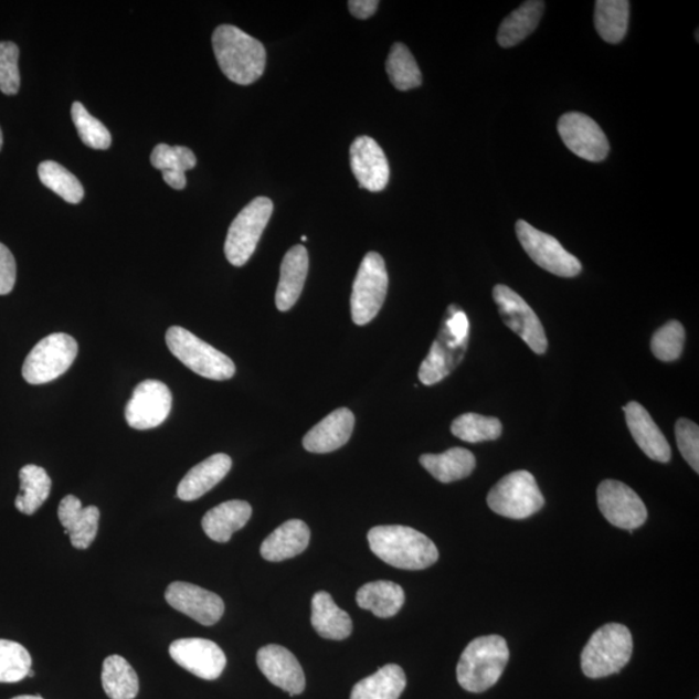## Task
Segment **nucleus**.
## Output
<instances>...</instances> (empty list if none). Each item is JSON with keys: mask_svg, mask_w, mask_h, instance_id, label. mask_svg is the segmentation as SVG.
<instances>
[{"mask_svg": "<svg viewBox=\"0 0 699 699\" xmlns=\"http://www.w3.org/2000/svg\"><path fill=\"white\" fill-rule=\"evenodd\" d=\"M508 660L506 638L499 635L475 638L466 646L458 660L457 681L470 693H483L499 681Z\"/></svg>", "mask_w": 699, "mask_h": 699, "instance_id": "20e7f679", "label": "nucleus"}, {"mask_svg": "<svg viewBox=\"0 0 699 699\" xmlns=\"http://www.w3.org/2000/svg\"><path fill=\"white\" fill-rule=\"evenodd\" d=\"M311 625L328 640L341 642L352 633L350 615L338 607L328 592L315 593L311 601Z\"/></svg>", "mask_w": 699, "mask_h": 699, "instance_id": "bb28decb", "label": "nucleus"}, {"mask_svg": "<svg viewBox=\"0 0 699 699\" xmlns=\"http://www.w3.org/2000/svg\"><path fill=\"white\" fill-rule=\"evenodd\" d=\"M405 595L400 584L389 581L371 582L360 587L357 603L379 618H392L404 605Z\"/></svg>", "mask_w": 699, "mask_h": 699, "instance_id": "c85d7f7f", "label": "nucleus"}, {"mask_svg": "<svg viewBox=\"0 0 699 699\" xmlns=\"http://www.w3.org/2000/svg\"><path fill=\"white\" fill-rule=\"evenodd\" d=\"M629 20L627 0H599L595 9L597 33L607 43H619L626 36Z\"/></svg>", "mask_w": 699, "mask_h": 699, "instance_id": "72a5a7b5", "label": "nucleus"}, {"mask_svg": "<svg viewBox=\"0 0 699 699\" xmlns=\"http://www.w3.org/2000/svg\"><path fill=\"white\" fill-rule=\"evenodd\" d=\"M165 182H167L174 190H184L187 186L186 172L180 171H162Z\"/></svg>", "mask_w": 699, "mask_h": 699, "instance_id": "49530a36", "label": "nucleus"}, {"mask_svg": "<svg viewBox=\"0 0 699 699\" xmlns=\"http://www.w3.org/2000/svg\"><path fill=\"white\" fill-rule=\"evenodd\" d=\"M232 460L229 455L215 454L193 466L180 480L177 495L180 500L193 501L208 494L229 475Z\"/></svg>", "mask_w": 699, "mask_h": 699, "instance_id": "5701e85b", "label": "nucleus"}, {"mask_svg": "<svg viewBox=\"0 0 699 699\" xmlns=\"http://www.w3.org/2000/svg\"><path fill=\"white\" fill-rule=\"evenodd\" d=\"M102 682L105 695L110 699H134L139 693L137 672L117 654L104 660Z\"/></svg>", "mask_w": 699, "mask_h": 699, "instance_id": "473e14b6", "label": "nucleus"}, {"mask_svg": "<svg viewBox=\"0 0 699 699\" xmlns=\"http://www.w3.org/2000/svg\"><path fill=\"white\" fill-rule=\"evenodd\" d=\"M600 512L615 528L634 531L646 522L648 510L633 488L618 480L606 479L597 488Z\"/></svg>", "mask_w": 699, "mask_h": 699, "instance_id": "ddd939ff", "label": "nucleus"}, {"mask_svg": "<svg viewBox=\"0 0 699 699\" xmlns=\"http://www.w3.org/2000/svg\"><path fill=\"white\" fill-rule=\"evenodd\" d=\"M311 532L300 520H290L277 528L263 541L262 558L269 562H280L296 558L306 551Z\"/></svg>", "mask_w": 699, "mask_h": 699, "instance_id": "393cba45", "label": "nucleus"}, {"mask_svg": "<svg viewBox=\"0 0 699 699\" xmlns=\"http://www.w3.org/2000/svg\"><path fill=\"white\" fill-rule=\"evenodd\" d=\"M407 678L403 668L398 665H386L368 678L360 680L351 690L350 699H400Z\"/></svg>", "mask_w": 699, "mask_h": 699, "instance_id": "c756f323", "label": "nucleus"}, {"mask_svg": "<svg viewBox=\"0 0 699 699\" xmlns=\"http://www.w3.org/2000/svg\"><path fill=\"white\" fill-rule=\"evenodd\" d=\"M20 51L12 42H0V92L17 95L20 88Z\"/></svg>", "mask_w": 699, "mask_h": 699, "instance_id": "79ce46f5", "label": "nucleus"}, {"mask_svg": "<svg viewBox=\"0 0 699 699\" xmlns=\"http://www.w3.org/2000/svg\"><path fill=\"white\" fill-rule=\"evenodd\" d=\"M517 237L529 257L541 268L560 277H575L582 263L563 250L558 239L541 232L525 221L516 223Z\"/></svg>", "mask_w": 699, "mask_h": 699, "instance_id": "9b49d317", "label": "nucleus"}, {"mask_svg": "<svg viewBox=\"0 0 699 699\" xmlns=\"http://www.w3.org/2000/svg\"><path fill=\"white\" fill-rule=\"evenodd\" d=\"M420 464L439 483L451 484L472 475L476 457L469 449L454 447L438 455L425 454L420 457Z\"/></svg>", "mask_w": 699, "mask_h": 699, "instance_id": "cd10ccee", "label": "nucleus"}, {"mask_svg": "<svg viewBox=\"0 0 699 699\" xmlns=\"http://www.w3.org/2000/svg\"><path fill=\"white\" fill-rule=\"evenodd\" d=\"M536 477L526 470H517L501 478L487 495L488 507L496 515L525 520L544 507Z\"/></svg>", "mask_w": 699, "mask_h": 699, "instance_id": "0eeeda50", "label": "nucleus"}, {"mask_svg": "<svg viewBox=\"0 0 699 699\" xmlns=\"http://www.w3.org/2000/svg\"><path fill=\"white\" fill-rule=\"evenodd\" d=\"M634 640L621 623H607L599 628L584 646L582 670L587 678L601 679L619 672L633 657Z\"/></svg>", "mask_w": 699, "mask_h": 699, "instance_id": "39448f33", "label": "nucleus"}, {"mask_svg": "<svg viewBox=\"0 0 699 699\" xmlns=\"http://www.w3.org/2000/svg\"><path fill=\"white\" fill-rule=\"evenodd\" d=\"M386 72L390 82L400 92H409L423 84V74L420 72L416 60L403 43H395L390 51Z\"/></svg>", "mask_w": 699, "mask_h": 699, "instance_id": "f704fd0d", "label": "nucleus"}, {"mask_svg": "<svg viewBox=\"0 0 699 699\" xmlns=\"http://www.w3.org/2000/svg\"><path fill=\"white\" fill-rule=\"evenodd\" d=\"M686 330L680 321H668L652 338V351L663 362H675L682 354Z\"/></svg>", "mask_w": 699, "mask_h": 699, "instance_id": "ea45409f", "label": "nucleus"}, {"mask_svg": "<svg viewBox=\"0 0 699 699\" xmlns=\"http://www.w3.org/2000/svg\"><path fill=\"white\" fill-rule=\"evenodd\" d=\"M623 410H625L629 433L643 453L654 462H670L671 447L664 433L654 423L649 412L637 402H629Z\"/></svg>", "mask_w": 699, "mask_h": 699, "instance_id": "4be33fe9", "label": "nucleus"}, {"mask_svg": "<svg viewBox=\"0 0 699 699\" xmlns=\"http://www.w3.org/2000/svg\"><path fill=\"white\" fill-rule=\"evenodd\" d=\"M469 320L457 305H451L430 354L420 367L419 379L431 386L455 371L468 350Z\"/></svg>", "mask_w": 699, "mask_h": 699, "instance_id": "7ed1b4c3", "label": "nucleus"}, {"mask_svg": "<svg viewBox=\"0 0 699 699\" xmlns=\"http://www.w3.org/2000/svg\"><path fill=\"white\" fill-rule=\"evenodd\" d=\"M676 442L680 454L696 473L699 472V427L693 421L679 419L676 423Z\"/></svg>", "mask_w": 699, "mask_h": 699, "instance_id": "37998d69", "label": "nucleus"}, {"mask_svg": "<svg viewBox=\"0 0 699 699\" xmlns=\"http://www.w3.org/2000/svg\"><path fill=\"white\" fill-rule=\"evenodd\" d=\"M560 137L571 152L581 159L600 162L604 161L611 150L606 135L597 123L583 113H566L559 119Z\"/></svg>", "mask_w": 699, "mask_h": 699, "instance_id": "2eb2a0df", "label": "nucleus"}, {"mask_svg": "<svg viewBox=\"0 0 699 699\" xmlns=\"http://www.w3.org/2000/svg\"><path fill=\"white\" fill-rule=\"evenodd\" d=\"M3 147V134H2V129H0V150H2Z\"/></svg>", "mask_w": 699, "mask_h": 699, "instance_id": "09e8293b", "label": "nucleus"}, {"mask_svg": "<svg viewBox=\"0 0 699 699\" xmlns=\"http://www.w3.org/2000/svg\"><path fill=\"white\" fill-rule=\"evenodd\" d=\"M544 2L530 0L525 2L501 22L498 43L504 49L517 46L537 29L544 13Z\"/></svg>", "mask_w": 699, "mask_h": 699, "instance_id": "7c9ffc66", "label": "nucleus"}, {"mask_svg": "<svg viewBox=\"0 0 699 699\" xmlns=\"http://www.w3.org/2000/svg\"><path fill=\"white\" fill-rule=\"evenodd\" d=\"M308 273V253L304 245L293 246L285 254L277 284L275 303L280 311H289L296 305L305 287Z\"/></svg>", "mask_w": 699, "mask_h": 699, "instance_id": "b1692460", "label": "nucleus"}, {"mask_svg": "<svg viewBox=\"0 0 699 699\" xmlns=\"http://www.w3.org/2000/svg\"><path fill=\"white\" fill-rule=\"evenodd\" d=\"M257 665L275 687L287 691L290 697L303 693L306 678L303 666L295 654L280 645H266L257 654Z\"/></svg>", "mask_w": 699, "mask_h": 699, "instance_id": "a211bd4d", "label": "nucleus"}, {"mask_svg": "<svg viewBox=\"0 0 699 699\" xmlns=\"http://www.w3.org/2000/svg\"><path fill=\"white\" fill-rule=\"evenodd\" d=\"M72 118L81 140L84 141L88 148L104 150L110 147L112 135L109 130L99 119L89 115L84 104L75 102L72 105Z\"/></svg>", "mask_w": 699, "mask_h": 699, "instance_id": "58836bf2", "label": "nucleus"}, {"mask_svg": "<svg viewBox=\"0 0 699 699\" xmlns=\"http://www.w3.org/2000/svg\"><path fill=\"white\" fill-rule=\"evenodd\" d=\"M20 494L14 507L21 513L32 516L49 499L52 480L41 466L29 464L20 470Z\"/></svg>", "mask_w": 699, "mask_h": 699, "instance_id": "2f4dec72", "label": "nucleus"}, {"mask_svg": "<svg viewBox=\"0 0 699 699\" xmlns=\"http://www.w3.org/2000/svg\"><path fill=\"white\" fill-rule=\"evenodd\" d=\"M167 343L172 356L202 378L225 381L236 373V367L227 356L190 330L182 327L169 328Z\"/></svg>", "mask_w": 699, "mask_h": 699, "instance_id": "423d86ee", "label": "nucleus"}, {"mask_svg": "<svg viewBox=\"0 0 699 699\" xmlns=\"http://www.w3.org/2000/svg\"><path fill=\"white\" fill-rule=\"evenodd\" d=\"M379 4L378 0H351V2H349V10L352 17L367 20L373 17L374 12L378 11Z\"/></svg>", "mask_w": 699, "mask_h": 699, "instance_id": "a18cd8bd", "label": "nucleus"}, {"mask_svg": "<svg viewBox=\"0 0 699 699\" xmlns=\"http://www.w3.org/2000/svg\"><path fill=\"white\" fill-rule=\"evenodd\" d=\"M12 699H43L40 696H19V697H14Z\"/></svg>", "mask_w": 699, "mask_h": 699, "instance_id": "de8ad7c7", "label": "nucleus"}, {"mask_svg": "<svg viewBox=\"0 0 699 699\" xmlns=\"http://www.w3.org/2000/svg\"><path fill=\"white\" fill-rule=\"evenodd\" d=\"M213 50L221 71L230 81L247 86L262 77L266 67L265 46L233 25H221L213 34Z\"/></svg>", "mask_w": 699, "mask_h": 699, "instance_id": "f03ea898", "label": "nucleus"}, {"mask_svg": "<svg viewBox=\"0 0 699 699\" xmlns=\"http://www.w3.org/2000/svg\"><path fill=\"white\" fill-rule=\"evenodd\" d=\"M451 432L464 442L479 443L498 439L502 432V425L500 420L496 417L465 413V415L454 420Z\"/></svg>", "mask_w": 699, "mask_h": 699, "instance_id": "e433bc0d", "label": "nucleus"}, {"mask_svg": "<svg viewBox=\"0 0 699 699\" xmlns=\"http://www.w3.org/2000/svg\"><path fill=\"white\" fill-rule=\"evenodd\" d=\"M169 653L180 667L204 680H216L227 665L220 645L206 638H179Z\"/></svg>", "mask_w": 699, "mask_h": 699, "instance_id": "dca6fc26", "label": "nucleus"}, {"mask_svg": "<svg viewBox=\"0 0 699 699\" xmlns=\"http://www.w3.org/2000/svg\"><path fill=\"white\" fill-rule=\"evenodd\" d=\"M250 502L230 500L220 504L202 518V529L216 543H227L233 533L242 530L252 517Z\"/></svg>", "mask_w": 699, "mask_h": 699, "instance_id": "a878e982", "label": "nucleus"}, {"mask_svg": "<svg viewBox=\"0 0 699 699\" xmlns=\"http://www.w3.org/2000/svg\"><path fill=\"white\" fill-rule=\"evenodd\" d=\"M389 276L385 261L379 253H368L360 263L351 293V317L357 326H366L381 310L388 295Z\"/></svg>", "mask_w": 699, "mask_h": 699, "instance_id": "6e6552de", "label": "nucleus"}, {"mask_svg": "<svg viewBox=\"0 0 699 699\" xmlns=\"http://www.w3.org/2000/svg\"><path fill=\"white\" fill-rule=\"evenodd\" d=\"M165 599L176 611L190 616L202 626H213L224 614L223 600L214 592L186 582L171 583Z\"/></svg>", "mask_w": 699, "mask_h": 699, "instance_id": "f3484780", "label": "nucleus"}, {"mask_svg": "<svg viewBox=\"0 0 699 699\" xmlns=\"http://www.w3.org/2000/svg\"><path fill=\"white\" fill-rule=\"evenodd\" d=\"M303 242H307V237L306 236H303Z\"/></svg>", "mask_w": 699, "mask_h": 699, "instance_id": "3c124183", "label": "nucleus"}, {"mask_svg": "<svg viewBox=\"0 0 699 699\" xmlns=\"http://www.w3.org/2000/svg\"><path fill=\"white\" fill-rule=\"evenodd\" d=\"M350 163L359 187L371 192L385 190L390 178V167L378 141L370 137H360L354 140L350 148Z\"/></svg>", "mask_w": 699, "mask_h": 699, "instance_id": "6ab92c4d", "label": "nucleus"}, {"mask_svg": "<svg viewBox=\"0 0 699 699\" xmlns=\"http://www.w3.org/2000/svg\"><path fill=\"white\" fill-rule=\"evenodd\" d=\"M17 261L13 254L0 243V296L10 295L17 284Z\"/></svg>", "mask_w": 699, "mask_h": 699, "instance_id": "c03bdc74", "label": "nucleus"}, {"mask_svg": "<svg viewBox=\"0 0 699 699\" xmlns=\"http://www.w3.org/2000/svg\"><path fill=\"white\" fill-rule=\"evenodd\" d=\"M78 356V343L70 335L54 333L44 337L29 352L22 375L32 385H43L63 375Z\"/></svg>", "mask_w": 699, "mask_h": 699, "instance_id": "1a4fd4ad", "label": "nucleus"}, {"mask_svg": "<svg viewBox=\"0 0 699 699\" xmlns=\"http://www.w3.org/2000/svg\"><path fill=\"white\" fill-rule=\"evenodd\" d=\"M273 212V201L257 198L233 220L224 244L225 257L231 265L242 267L251 260Z\"/></svg>", "mask_w": 699, "mask_h": 699, "instance_id": "9d476101", "label": "nucleus"}, {"mask_svg": "<svg viewBox=\"0 0 699 699\" xmlns=\"http://www.w3.org/2000/svg\"><path fill=\"white\" fill-rule=\"evenodd\" d=\"M171 407L170 389L161 381L146 380L135 388L126 405L125 417L133 430H155L169 417Z\"/></svg>", "mask_w": 699, "mask_h": 699, "instance_id": "4468645a", "label": "nucleus"}, {"mask_svg": "<svg viewBox=\"0 0 699 699\" xmlns=\"http://www.w3.org/2000/svg\"><path fill=\"white\" fill-rule=\"evenodd\" d=\"M32 670V657L19 643L0 638V682H19Z\"/></svg>", "mask_w": 699, "mask_h": 699, "instance_id": "4c0bfd02", "label": "nucleus"}, {"mask_svg": "<svg viewBox=\"0 0 699 699\" xmlns=\"http://www.w3.org/2000/svg\"><path fill=\"white\" fill-rule=\"evenodd\" d=\"M59 520L64 532L70 536L71 543L77 550H87L94 543L99 530L100 510L95 506L82 507L74 495H67L60 501Z\"/></svg>", "mask_w": 699, "mask_h": 699, "instance_id": "aec40b11", "label": "nucleus"}, {"mask_svg": "<svg viewBox=\"0 0 699 699\" xmlns=\"http://www.w3.org/2000/svg\"><path fill=\"white\" fill-rule=\"evenodd\" d=\"M28 678H34V671H33V670H30V671H29V674H28Z\"/></svg>", "mask_w": 699, "mask_h": 699, "instance_id": "8fccbe9b", "label": "nucleus"}, {"mask_svg": "<svg viewBox=\"0 0 699 699\" xmlns=\"http://www.w3.org/2000/svg\"><path fill=\"white\" fill-rule=\"evenodd\" d=\"M150 162L157 170L186 172L197 167V156L190 148L159 145L150 155Z\"/></svg>", "mask_w": 699, "mask_h": 699, "instance_id": "a19ab883", "label": "nucleus"}, {"mask_svg": "<svg viewBox=\"0 0 699 699\" xmlns=\"http://www.w3.org/2000/svg\"><path fill=\"white\" fill-rule=\"evenodd\" d=\"M354 425V413L348 409H338L305 435L304 447L313 454L333 453L349 442Z\"/></svg>", "mask_w": 699, "mask_h": 699, "instance_id": "412c9836", "label": "nucleus"}, {"mask_svg": "<svg viewBox=\"0 0 699 699\" xmlns=\"http://www.w3.org/2000/svg\"><path fill=\"white\" fill-rule=\"evenodd\" d=\"M368 541L380 560L396 569L424 570L439 559L433 541L407 526H375L368 532Z\"/></svg>", "mask_w": 699, "mask_h": 699, "instance_id": "f257e3e1", "label": "nucleus"}, {"mask_svg": "<svg viewBox=\"0 0 699 699\" xmlns=\"http://www.w3.org/2000/svg\"><path fill=\"white\" fill-rule=\"evenodd\" d=\"M493 296L506 326L521 337L536 354H544L548 349L546 330L529 304L507 285H496Z\"/></svg>", "mask_w": 699, "mask_h": 699, "instance_id": "f8f14e48", "label": "nucleus"}, {"mask_svg": "<svg viewBox=\"0 0 699 699\" xmlns=\"http://www.w3.org/2000/svg\"><path fill=\"white\" fill-rule=\"evenodd\" d=\"M38 176L41 182L60 198L70 204H80L85 197L84 186L67 171L62 165L55 161H44L38 168Z\"/></svg>", "mask_w": 699, "mask_h": 699, "instance_id": "c9c22d12", "label": "nucleus"}]
</instances>
